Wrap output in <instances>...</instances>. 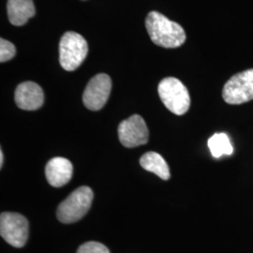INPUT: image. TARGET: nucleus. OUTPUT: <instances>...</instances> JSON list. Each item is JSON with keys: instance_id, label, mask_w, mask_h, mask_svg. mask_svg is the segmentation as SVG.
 I'll use <instances>...</instances> for the list:
<instances>
[{"instance_id": "obj_4", "label": "nucleus", "mask_w": 253, "mask_h": 253, "mask_svg": "<svg viewBox=\"0 0 253 253\" xmlns=\"http://www.w3.org/2000/svg\"><path fill=\"white\" fill-rule=\"evenodd\" d=\"M159 95L166 106L174 115L186 114L190 106V97L187 87L176 78L168 77L159 84Z\"/></svg>"}, {"instance_id": "obj_15", "label": "nucleus", "mask_w": 253, "mask_h": 253, "mask_svg": "<svg viewBox=\"0 0 253 253\" xmlns=\"http://www.w3.org/2000/svg\"><path fill=\"white\" fill-rule=\"evenodd\" d=\"M77 253H110L108 249L101 243L90 241L82 245Z\"/></svg>"}, {"instance_id": "obj_10", "label": "nucleus", "mask_w": 253, "mask_h": 253, "mask_svg": "<svg viewBox=\"0 0 253 253\" xmlns=\"http://www.w3.org/2000/svg\"><path fill=\"white\" fill-rule=\"evenodd\" d=\"M73 171V164L69 160L56 157L50 160L46 165V178L52 187L60 188L72 179Z\"/></svg>"}, {"instance_id": "obj_12", "label": "nucleus", "mask_w": 253, "mask_h": 253, "mask_svg": "<svg viewBox=\"0 0 253 253\" xmlns=\"http://www.w3.org/2000/svg\"><path fill=\"white\" fill-rule=\"evenodd\" d=\"M141 166L148 172H153L163 180L171 177L170 169L163 156L157 152H147L140 160Z\"/></svg>"}, {"instance_id": "obj_7", "label": "nucleus", "mask_w": 253, "mask_h": 253, "mask_svg": "<svg viewBox=\"0 0 253 253\" xmlns=\"http://www.w3.org/2000/svg\"><path fill=\"white\" fill-rule=\"evenodd\" d=\"M112 89L111 78L105 73L94 76L86 85L83 101L84 106L91 111H99L106 104Z\"/></svg>"}, {"instance_id": "obj_1", "label": "nucleus", "mask_w": 253, "mask_h": 253, "mask_svg": "<svg viewBox=\"0 0 253 253\" xmlns=\"http://www.w3.org/2000/svg\"><path fill=\"white\" fill-rule=\"evenodd\" d=\"M145 27L155 44L164 48H176L186 42V33L179 24L158 11L148 13Z\"/></svg>"}, {"instance_id": "obj_5", "label": "nucleus", "mask_w": 253, "mask_h": 253, "mask_svg": "<svg viewBox=\"0 0 253 253\" xmlns=\"http://www.w3.org/2000/svg\"><path fill=\"white\" fill-rule=\"evenodd\" d=\"M0 235L14 248H23L28 237V221L23 215L4 212L0 216Z\"/></svg>"}, {"instance_id": "obj_9", "label": "nucleus", "mask_w": 253, "mask_h": 253, "mask_svg": "<svg viewBox=\"0 0 253 253\" xmlns=\"http://www.w3.org/2000/svg\"><path fill=\"white\" fill-rule=\"evenodd\" d=\"M15 102L19 108L34 111L41 108L44 101L42 87L34 82H24L15 90Z\"/></svg>"}, {"instance_id": "obj_13", "label": "nucleus", "mask_w": 253, "mask_h": 253, "mask_svg": "<svg viewBox=\"0 0 253 253\" xmlns=\"http://www.w3.org/2000/svg\"><path fill=\"white\" fill-rule=\"evenodd\" d=\"M208 147L214 158H220L223 155H232L233 146L225 133H215L208 140Z\"/></svg>"}, {"instance_id": "obj_11", "label": "nucleus", "mask_w": 253, "mask_h": 253, "mask_svg": "<svg viewBox=\"0 0 253 253\" xmlns=\"http://www.w3.org/2000/svg\"><path fill=\"white\" fill-rule=\"evenodd\" d=\"M7 10L9 22L13 26H23L35 15L33 0H9Z\"/></svg>"}, {"instance_id": "obj_6", "label": "nucleus", "mask_w": 253, "mask_h": 253, "mask_svg": "<svg viewBox=\"0 0 253 253\" xmlns=\"http://www.w3.org/2000/svg\"><path fill=\"white\" fill-rule=\"evenodd\" d=\"M223 100L229 104H242L253 100V69L234 75L222 90Z\"/></svg>"}, {"instance_id": "obj_8", "label": "nucleus", "mask_w": 253, "mask_h": 253, "mask_svg": "<svg viewBox=\"0 0 253 253\" xmlns=\"http://www.w3.org/2000/svg\"><path fill=\"white\" fill-rule=\"evenodd\" d=\"M148 128L145 120L139 115H133L122 121L118 126L119 141L125 147L132 148L148 142Z\"/></svg>"}, {"instance_id": "obj_16", "label": "nucleus", "mask_w": 253, "mask_h": 253, "mask_svg": "<svg viewBox=\"0 0 253 253\" xmlns=\"http://www.w3.org/2000/svg\"><path fill=\"white\" fill-rule=\"evenodd\" d=\"M3 162H4V156L2 150H0V167L3 166Z\"/></svg>"}, {"instance_id": "obj_14", "label": "nucleus", "mask_w": 253, "mask_h": 253, "mask_svg": "<svg viewBox=\"0 0 253 253\" xmlns=\"http://www.w3.org/2000/svg\"><path fill=\"white\" fill-rule=\"evenodd\" d=\"M16 54V49L14 45L8 41L1 39L0 40V61L6 62L14 57Z\"/></svg>"}, {"instance_id": "obj_2", "label": "nucleus", "mask_w": 253, "mask_h": 253, "mask_svg": "<svg viewBox=\"0 0 253 253\" xmlns=\"http://www.w3.org/2000/svg\"><path fill=\"white\" fill-rule=\"evenodd\" d=\"M88 53L86 41L80 34L69 31L59 42V62L64 70L73 72L80 67Z\"/></svg>"}, {"instance_id": "obj_3", "label": "nucleus", "mask_w": 253, "mask_h": 253, "mask_svg": "<svg viewBox=\"0 0 253 253\" xmlns=\"http://www.w3.org/2000/svg\"><path fill=\"white\" fill-rule=\"evenodd\" d=\"M93 191L88 187H80L59 205L56 216L63 223L80 220L89 210L93 201Z\"/></svg>"}]
</instances>
